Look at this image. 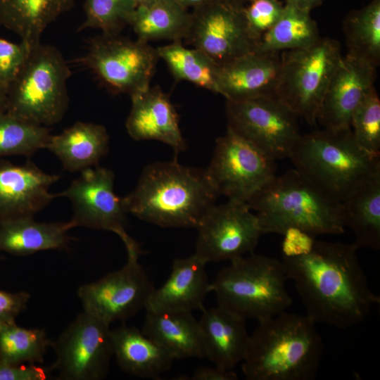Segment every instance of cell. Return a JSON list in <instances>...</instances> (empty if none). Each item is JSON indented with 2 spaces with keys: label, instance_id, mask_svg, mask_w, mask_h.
Listing matches in <instances>:
<instances>
[{
  "label": "cell",
  "instance_id": "40",
  "mask_svg": "<svg viewBox=\"0 0 380 380\" xmlns=\"http://www.w3.org/2000/svg\"><path fill=\"white\" fill-rule=\"evenodd\" d=\"M51 367L35 364L9 365L0 362V380H45L51 376Z\"/></svg>",
  "mask_w": 380,
  "mask_h": 380
},
{
  "label": "cell",
  "instance_id": "37",
  "mask_svg": "<svg viewBox=\"0 0 380 380\" xmlns=\"http://www.w3.org/2000/svg\"><path fill=\"white\" fill-rule=\"evenodd\" d=\"M284 9L279 0H252L245 6V15L253 37L259 42L278 21Z\"/></svg>",
  "mask_w": 380,
  "mask_h": 380
},
{
  "label": "cell",
  "instance_id": "14",
  "mask_svg": "<svg viewBox=\"0 0 380 380\" xmlns=\"http://www.w3.org/2000/svg\"><path fill=\"white\" fill-rule=\"evenodd\" d=\"M186 40L220 65L253 52L258 44L248 26L245 5L225 0H210L193 8Z\"/></svg>",
  "mask_w": 380,
  "mask_h": 380
},
{
  "label": "cell",
  "instance_id": "30",
  "mask_svg": "<svg viewBox=\"0 0 380 380\" xmlns=\"http://www.w3.org/2000/svg\"><path fill=\"white\" fill-rule=\"evenodd\" d=\"M310 12L284 4L283 13L275 25L259 40L255 52H282L305 48L321 37Z\"/></svg>",
  "mask_w": 380,
  "mask_h": 380
},
{
  "label": "cell",
  "instance_id": "44",
  "mask_svg": "<svg viewBox=\"0 0 380 380\" xmlns=\"http://www.w3.org/2000/svg\"><path fill=\"white\" fill-rule=\"evenodd\" d=\"M7 99L8 87L0 80V113L6 112Z\"/></svg>",
  "mask_w": 380,
  "mask_h": 380
},
{
  "label": "cell",
  "instance_id": "17",
  "mask_svg": "<svg viewBox=\"0 0 380 380\" xmlns=\"http://www.w3.org/2000/svg\"><path fill=\"white\" fill-rule=\"evenodd\" d=\"M376 68L349 55L342 56L329 81L319 112L317 122L324 128H350L353 113L374 86Z\"/></svg>",
  "mask_w": 380,
  "mask_h": 380
},
{
  "label": "cell",
  "instance_id": "42",
  "mask_svg": "<svg viewBox=\"0 0 380 380\" xmlns=\"http://www.w3.org/2000/svg\"><path fill=\"white\" fill-rule=\"evenodd\" d=\"M238 376L232 369H225L215 366L199 367L195 369L189 379L191 380H236Z\"/></svg>",
  "mask_w": 380,
  "mask_h": 380
},
{
  "label": "cell",
  "instance_id": "8",
  "mask_svg": "<svg viewBox=\"0 0 380 380\" xmlns=\"http://www.w3.org/2000/svg\"><path fill=\"white\" fill-rule=\"evenodd\" d=\"M342 56L340 43L320 37L310 46L281 52L275 96L310 125L317 122L329 81Z\"/></svg>",
  "mask_w": 380,
  "mask_h": 380
},
{
  "label": "cell",
  "instance_id": "29",
  "mask_svg": "<svg viewBox=\"0 0 380 380\" xmlns=\"http://www.w3.org/2000/svg\"><path fill=\"white\" fill-rule=\"evenodd\" d=\"M191 23V13L176 0H153L136 7L130 25L137 39L172 42L186 39Z\"/></svg>",
  "mask_w": 380,
  "mask_h": 380
},
{
  "label": "cell",
  "instance_id": "18",
  "mask_svg": "<svg viewBox=\"0 0 380 380\" xmlns=\"http://www.w3.org/2000/svg\"><path fill=\"white\" fill-rule=\"evenodd\" d=\"M59 178L32 162L15 165L0 158V222L34 217L54 198L49 189Z\"/></svg>",
  "mask_w": 380,
  "mask_h": 380
},
{
  "label": "cell",
  "instance_id": "5",
  "mask_svg": "<svg viewBox=\"0 0 380 380\" xmlns=\"http://www.w3.org/2000/svg\"><path fill=\"white\" fill-rule=\"evenodd\" d=\"M289 158L296 169L340 201L380 174V156L363 150L350 128L302 134Z\"/></svg>",
  "mask_w": 380,
  "mask_h": 380
},
{
  "label": "cell",
  "instance_id": "25",
  "mask_svg": "<svg viewBox=\"0 0 380 380\" xmlns=\"http://www.w3.org/2000/svg\"><path fill=\"white\" fill-rule=\"evenodd\" d=\"M106 127L77 122L57 135H51L46 148L53 153L68 172H82L98 165L108 151Z\"/></svg>",
  "mask_w": 380,
  "mask_h": 380
},
{
  "label": "cell",
  "instance_id": "41",
  "mask_svg": "<svg viewBox=\"0 0 380 380\" xmlns=\"http://www.w3.org/2000/svg\"><path fill=\"white\" fill-rule=\"evenodd\" d=\"M30 295L25 291L11 293L0 290V324L15 322L27 308Z\"/></svg>",
  "mask_w": 380,
  "mask_h": 380
},
{
  "label": "cell",
  "instance_id": "34",
  "mask_svg": "<svg viewBox=\"0 0 380 380\" xmlns=\"http://www.w3.org/2000/svg\"><path fill=\"white\" fill-rule=\"evenodd\" d=\"M51 136L47 127L6 112L0 113V158L8 156L30 157L46 148Z\"/></svg>",
  "mask_w": 380,
  "mask_h": 380
},
{
  "label": "cell",
  "instance_id": "38",
  "mask_svg": "<svg viewBox=\"0 0 380 380\" xmlns=\"http://www.w3.org/2000/svg\"><path fill=\"white\" fill-rule=\"evenodd\" d=\"M31 49L25 43H13L0 38V80L7 87L25 63Z\"/></svg>",
  "mask_w": 380,
  "mask_h": 380
},
{
  "label": "cell",
  "instance_id": "43",
  "mask_svg": "<svg viewBox=\"0 0 380 380\" xmlns=\"http://www.w3.org/2000/svg\"><path fill=\"white\" fill-rule=\"evenodd\" d=\"M324 0H285V4L293 5L300 9L310 12L320 5Z\"/></svg>",
  "mask_w": 380,
  "mask_h": 380
},
{
  "label": "cell",
  "instance_id": "35",
  "mask_svg": "<svg viewBox=\"0 0 380 380\" xmlns=\"http://www.w3.org/2000/svg\"><path fill=\"white\" fill-rule=\"evenodd\" d=\"M136 7L133 0H86L85 18L79 30L91 28L102 34H119L129 25Z\"/></svg>",
  "mask_w": 380,
  "mask_h": 380
},
{
  "label": "cell",
  "instance_id": "45",
  "mask_svg": "<svg viewBox=\"0 0 380 380\" xmlns=\"http://www.w3.org/2000/svg\"><path fill=\"white\" fill-rule=\"evenodd\" d=\"M184 8L188 9L189 8L198 7L210 0H176Z\"/></svg>",
  "mask_w": 380,
  "mask_h": 380
},
{
  "label": "cell",
  "instance_id": "2",
  "mask_svg": "<svg viewBox=\"0 0 380 380\" xmlns=\"http://www.w3.org/2000/svg\"><path fill=\"white\" fill-rule=\"evenodd\" d=\"M220 194L205 170L176 158L146 166L135 188L122 198L127 213L162 227L196 228Z\"/></svg>",
  "mask_w": 380,
  "mask_h": 380
},
{
  "label": "cell",
  "instance_id": "21",
  "mask_svg": "<svg viewBox=\"0 0 380 380\" xmlns=\"http://www.w3.org/2000/svg\"><path fill=\"white\" fill-rule=\"evenodd\" d=\"M206 263L194 253L176 258L165 282L154 289L146 310H203V301L211 292V282L205 270Z\"/></svg>",
  "mask_w": 380,
  "mask_h": 380
},
{
  "label": "cell",
  "instance_id": "7",
  "mask_svg": "<svg viewBox=\"0 0 380 380\" xmlns=\"http://www.w3.org/2000/svg\"><path fill=\"white\" fill-rule=\"evenodd\" d=\"M70 75L59 50L41 42L8 87L6 113L44 127L59 122L68 107Z\"/></svg>",
  "mask_w": 380,
  "mask_h": 380
},
{
  "label": "cell",
  "instance_id": "28",
  "mask_svg": "<svg viewBox=\"0 0 380 380\" xmlns=\"http://www.w3.org/2000/svg\"><path fill=\"white\" fill-rule=\"evenodd\" d=\"M345 227L354 234L357 248H380V174L353 190L341 201Z\"/></svg>",
  "mask_w": 380,
  "mask_h": 380
},
{
  "label": "cell",
  "instance_id": "3",
  "mask_svg": "<svg viewBox=\"0 0 380 380\" xmlns=\"http://www.w3.org/2000/svg\"><path fill=\"white\" fill-rule=\"evenodd\" d=\"M316 323L283 312L258 322L249 335L241 369L248 380H313L323 350Z\"/></svg>",
  "mask_w": 380,
  "mask_h": 380
},
{
  "label": "cell",
  "instance_id": "9",
  "mask_svg": "<svg viewBox=\"0 0 380 380\" xmlns=\"http://www.w3.org/2000/svg\"><path fill=\"white\" fill-rule=\"evenodd\" d=\"M159 59L157 49L147 42L102 34L91 39L78 61L110 90L131 98L151 87Z\"/></svg>",
  "mask_w": 380,
  "mask_h": 380
},
{
  "label": "cell",
  "instance_id": "23",
  "mask_svg": "<svg viewBox=\"0 0 380 380\" xmlns=\"http://www.w3.org/2000/svg\"><path fill=\"white\" fill-rule=\"evenodd\" d=\"M146 311L141 331L167 351L175 360L205 357L198 321L191 312Z\"/></svg>",
  "mask_w": 380,
  "mask_h": 380
},
{
  "label": "cell",
  "instance_id": "20",
  "mask_svg": "<svg viewBox=\"0 0 380 380\" xmlns=\"http://www.w3.org/2000/svg\"><path fill=\"white\" fill-rule=\"evenodd\" d=\"M126 129L136 141L155 140L170 146L175 158L186 149L177 111L168 96L158 87H150L132 97Z\"/></svg>",
  "mask_w": 380,
  "mask_h": 380
},
{
  "label": "cell",
  "instance_id": "15",
  "mask_svg": "<svg viewBox=\"0 0 380 380\" xmlns=\"http://www.w3.org/2000/svg\"><path fill=\"white\" fill-rule=\"evenodd\" d=\"M196 229L194 254L206 264L253 253L263 234L257 215L246 202L236 199L215 204Z\"/></svg>",
  "mask_w": 380,
  "mask_h": 380
},
{
  "label": "cell",
  "instance_id": "6",
  "mask_svg": "<svg viewBox=\"0 0 380 380\" xmlns=\"http://www.w3.org/2000/svg\"><path fill=\"white\" fill-rule=\"evenodd\" d=\"M284 264L276 258L251 253L229 261L211 282L218 305L258 322L276 316L291 305Z\"/></svg>",
  "mask_w": 380,
  "mask_h": 380
},
{
  "label": "cell",
  "instance_id": "4",
  "mask_svg": "<svg viewBox=\"0 0 380 380\" xmlns=\"http://www.w3.org/2000/svg\"><path fill=\"white\" fill-rule=\"evenodd\" d=\"M246 203L263 234H283L291 227L313 236L345 232L341 202L296 168L275 176Z\"/></svg>",
  "mask_w": 380,
  "mask_h": 380
},
{
  "label": "cell",
  "instance_id": "39",
  "mask_svg": "<svg viewBox=\"0 0 380 380\" xmlns=\"http://www.w3.org/2000/svg\"><path fill=\"white\" fill-rule=\"evenodd\" d=\"M282 235L281 253L282 256L286 258L310 253L315 241V236L295 227L288 228Z\"/></svg>",
  "mask_w": 380,
  "mask_h": 380
},
{
  "label": "cell",
  "instance_id": "24",
  "mask_svg": "<svg viewBox=\"0 0 380 380\" xmlns=\"http://www.w3.org/2000/svg\"><path fill=\"white\" fill-rule=\"evenodd\" d=\"M119 367L139 378L158 379L172 367L175 358L153 339L134 327L120 326L110 330Z\"/></svg>",
  "mask_w": 380,
  "mask_h": 380
},
{
  "label": "cell",
  "instance_id": "32",
  "mask_svg": "<svg viewBox=\"0 0 380 380\" xmlns=\"http://www.w3.org/2000/svg\"><path fill=\"white\" fill-rule=\"evenodd\" d=\"M343 29L347 55L377 68L380 64V0H371L348 13Z\"/></svg>",
  "mask_w": 380,
  "mask_h": 380
},
{
  "label": "cell",
  "instance_id": "12",
  "mask_svg": "<svg viewBox=\"0 0 380 380\" xmlns=\"http://www.w3.org/2000/svg\"><path fill=\"white\" fill-rule=\"evenodd\" d=\"M115 175L106 167H94L80 175L61 196L70 200L73 215L72 228L85 227L116 234L123 241L127 253H141L139 243L126 231V214L122 198L114 192Z\"/></svg>",
  "mask_w": 380,
  "mask_h": 380
},
{
  "label": "cell",
  "instance_id": "1",
  "mask_svg": "<svg viewBox=\"0 0 380 380\" xmlns=\"http://www.w3.org/2000/svg\"><path fill=\"white\" fill-rule=\"evenodd\" d=\"M352 243L315 240L311 251L283 257L287 277L293 281L306 315L316 324L348 329L380 303L369 288Z\"/></svg>",
  "mask_w": 380,
  "mask_h": 380
},
{
  "label": "cell",
  "instance_id": "13",
  "mask_svg": "<svg viewBox=\"0 0 380 380\" xmlns=\"http://www.w3.org/2000/svg\"><path fill=\"white\" fill-rule=\"evenodd\" d=\"M56 355L51 366L60 379L99 380L106 377L113 350L110 324L83 311L52 342Z\"/></svg>",
  "mask_w": 380,
  "mask_h": 380
},
{
  "label": "cell",
  "instance_id": "11",
  "mask_svg": "<svg viewBox=\"0 0 380 380\" xmlns=\"http://www.w3.org/2000/svg\"><path fill=\"white\" fill-rule=\"evenodd\" d=\"M276 160L229 129L215 141L206 172L220 195L248 200L276 176Z\"/></svg>",
  "mask_w": 380,
  "mask_h": 380
},
{
  "label": "cell",
  "instance_id": "47",
  "mask_svg": "<svg viewBox=\"0 0 380 380\" xmlns=\"http://www.w3.org/2000/svg\"><path fill=\"white\" fill-rule=\"evenodd\" d=\"M225 1H233V2H236V3L245 4L246 3L248 4V3L251 2L252 0H225Z\"/></svg>",
  "mask_w": 380,
  "mask_h": 380
},
{
  "label": "cell",
  "instance_id": "22",
  "mask_svg": "<svg viewBox=\"0 0 380 380\" xmlns=\"http://www.w3.org/2000/svg\"><path fill=\"white\" fill-rule=\"evenodd\" d=\"M246 321L220 305L203 310L198 324L205 357L215 366L232 369L243 361L249 340Z\"/></svg>",
  "mask_w": 380,
  "mask_h": 380
},
{
  "label": "cell",
  "instance_id": "31",
  "mask_svg": "<svg viewBox=\"0 0 380 380\" xmlns=\"http://www.w3.org/2000/svg\"><path fill=\"white\" fill-rule=\"evenodd\" d=\"M174 78L186 81L218 94L217 77L220 65L201 51L187 48L182 41L156 48Z\"/></svg>",
  "mask_w": 380,
  "mask_h": 380
},
{
  "label": "cell",
  "instance_id": "33",
  "mask_svg": "<svg viewBox=\"0 0 380 380\" xmlns=\"http://www.w3.org/2000/svg\"><path fill=\"white\" fill-rule=\"evenodd\" d=\"M52 342L41 329H26L15 322L0 324V362L41 364Z\"/></svg>",
  "mask_w": 380,
  "mask_h": 380
},
{
  "label": "cell",
  "instance_id": "36",
  "mask_svg": "<svg viewBox=\"0 0 380 380\" xmlns=\"http://www.w3.org/2000/svg\"><path fill=\"white\" fill-rule=\"evenodd\" d=\"M350 129L363 150L380 156V99L374 86L353 113Z\"/></svg>",
  "mask_w": 380,
  "mask_h": 380
},
{
  "label": "cell",
  "instance_id": "26",
  "mask_svg": "<svg viewBox=\"0 0 380 380\" xmlns=\"http://www.w3.org/2000/svg\"><path fill=\"white\" fill-rule=\"evenodd\" d=\"M70 222H41L25 217L0 222V251L25 256L49 250L66 248Z\"/></svg>",
  "mask_w": 380,
  "mask_h": 380
},
{
  "label": "cell",
  "instance_id": "27",
  "mask_svg": "<svg viewBox=\"0 0 380 380\" xmlns=\"http://www.w3.org/2000/svg\"><path fill=\"white\" fill-rule=\"evenodd\" d=\"M75 0H0V26L15 33L32 49L46 28L68 12Z\"/></svg>",
  "mask_w": 380,
  "mask_h": 380
},
{
  "label": "cell",
  "instance_id": "19",
  "mask_svg": "<svg viewBox=\"0 0 380 380\" xmlns=\"http://www.w3.org/2000/svg\"><path fill=\"white\" fill-rule=\"evenodd\" d=\"M281 66V52L253 51L236 58L220 65L218 94L232 101L275 96Z\"/></svg>",
  "mask_w": 380,
  "mask_h": 380
},
{
  "label": "cell",
  "instance_id": "16",
  "mask_svg": "<svg viewBox=\"0 0 380 380\" xmlns=\"http://www.w3.org/2000/svg\"><path fill=\"white\" fill-rule=\"evenodd\" d=\"M139 253L127 254L122 268L80 286L77 296L83 311L110 325L145 309L155 287L139 264Z\"/></svg>",
  "mask_w": 380,
  "mask_h": 380
},
{
  "label": "cell",
  "instance_id": "10",
  "mask_svg": "<svg viewBox=\"0 0 380 380\" xmlns=\"http://www.w3.org/2000/svg\"><path fill=\"white\" fill-rule=\"evenodd\" d=\"M227 128L274 160L290 157L302 134L297 115L275 96L226 101Z\"/></svg>",
  "mask_w": 380,
  "mask_h": 380
},
{
  "label": "cell",
  "instance_id": "46",
  "mask_svg": "<svg viewBox=\"0 0 380 380\" xmlns=\"http://www.w3.org/2000/svg\"><path fill=\"white\" fill-rule=\"evenodd\" d=\"M133 1L134 4H136V6H138L147 4L153 0H133Z\"/></svg>",
  "mask_w": 380,
  "mask_h": 380
}]
</instances>
